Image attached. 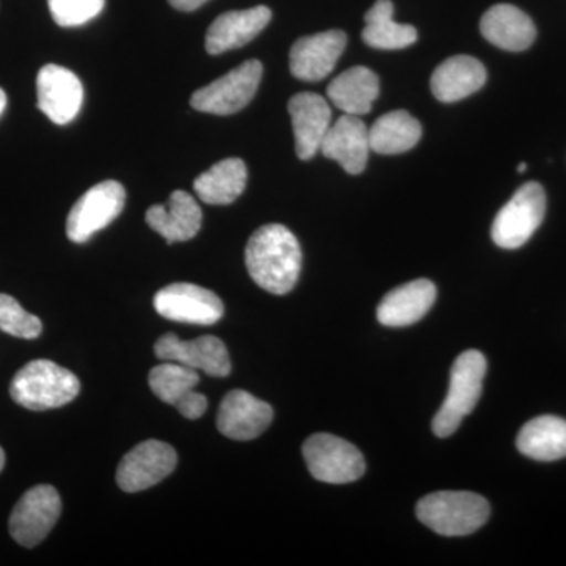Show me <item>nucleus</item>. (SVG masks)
<instances>
[{"label":"nucleus","mask_w":566,"mask_h":566,"mask_svg":"<svg viewBox=\"0 0 566 566\" xmlns=\"http://www.w3.org/2000/svg\"><path fill=\"white\" fill-rule=\"evenodd\" d=\"M245 266L260 289L282 296L292 292L300 279L303 252L286 227L270 223L260 227L245 245Z\"/></svg>","instance_id":"nucleus-1"},{"label":"nucleus","mask_w":566,"mask_h":566,"mask_svg":"<svg viewBox=\"0 0 566 566\" xmlns=\"http://www.w3.org/2000/svg\"><path fill=\"white\" fill-rule=\"evenodd\" d=\"M81 392L77 376L51 360H32L14 375L10 395L22 408L46 411L71 403Z\"/></svg>","instance_id":"nucleus-2"},{"label":"nucleus","mask_w":566,"mask_h":566,"mask_svg":"<svg viewBox=\"0 0 566 566\" xmlns=\"http://www.w3.org/2000/svg\"><path fill=\"white\" fill-rule=\"evenodd\" d=\"M417 517L436 534L464 536L485 526L491 509L482 495L468 491H441L420 499Z\"/></svg>","instance_id":"nucleus-3"},{"label":"nucleus","mask_w":566,"mask_h":566,"mask_svg":"<svg viewBox=\"0 0 566 566\" xmlns=\"http://www.w3.org/2000/svg\"><path fill=\"white\" fill-rule=\"evenodd\" d=\"M485 375L486 359L482 353L469 349L458 356L450 371L449 394L433 419V431L438 438L455 433L464 417L474 411Z\"/></svg>","instance_id":"nucleus-4"},{"label":"nucleus","mask_w":566,"mask_h":566,"mask_svg":"<svg viewBox=\"0 0 566 566\" xmlns=\"http://www.w3.org/2000/svg\"><path fill=\"white\" fill-rule=\"evenodd\" d=\"M546 212L545 189L538 182L521 186L509 203L495 216L491 237L499 248L517 249L531 240Z\"/></svg>","instance_id":"nucleus-5"},{"label":"nucleus","mask_w":566,"mask_h":566,"mask_svg":"<svg viewBox=\"0 0 566 566\" xmlns=\"http://www.w3.org/2000/svg\"><path fill=\"white\" fill-rule=\"evenodd\" d=\"M303 455L308 472L318 482L344 485L356 482L365 472L363 453L356 446L334 434L311 436L304 442Z\"/></svg>","instance_id":"nucleus-6"},{"label":"nucleus","mask_w":566,"mask_h":566,"mask_svg":"<svg viewBox=\"0 0 566 566\" xmlns=\"http://www.w3.org/2000/svg\"><path fill=\"white\" fill-rule=\"evenodd\" d=\"M125 188L118 181L106 180L93 186L71 208L66 219V237L73 243H87L93 234L106 229L125 208Z\"/></svg>","instance_id":"nucleus-7"},{"label":"nucleus","mask_w":566,"mask_h":566,"mask_svg":"<svg viewBox=\"0 0 566 566\" xmlns=\"http://www.w3.org/2000/svg\"><path fill=\"white\" fill-rule=\"evenodd\" d=\"M263 76L259 61H248L193 93L191 106L205 114L232 115L252 102Z\"/></svg>","instance_id":"nucleus-8"},{"label":"nucleus","mask_w":566,"mask_h":566,"mask_svg":"<svg viewBox=\"0 0 566 566\" xmlns=\"http://www.w3.org/2000/svg\"><path fill=\"white\" fill-rule=\"evenodd\" d=\"M62 513L57 490L51 485L33 486L14 505L10 516V534L24 547L40 545Z\"/></svg>","instance_id":"nucleus-9"},{"label":"nucleus","mask_w":566,"mask_h":566,"mask_svg":"<svg viewBox=\"0 0 566 566\" xmlns=\"http://www.w3.org/2000/svg\"><path fill=\"white\" fill-rule=\"evenodd\" d=\"M156 312L170 322L211 326L223 316L218 294L193 283H172L159 290L153 300Z\"/></svg>","instance_id":"nucleus-10"},{"label":"nucleus","mask_w":566,"mask_h":566,"mask_svg":"<svg viewBox=\"0 0 566 566\" xmlns=\"http://www.w3.org/2000/svg\"><path fill=\"white\" fill-rule=\"evenodd\" d=\"M177 468V452L161 441H145L123 457L117 483L125 493H139L158 485Z\"/></svg>","instance_id":"nucleus-11"},{"label":"nucleus","mask_w":566,"mask_h":566,"mask_svg":"<svg viewBox=\"0 0 566 566\" xmlns=\"http://www.w3.org/2000/svg\"><path fill=\"white\" fill-rule=\"evenodd\" d=\"M39 109L55 125H69L80 114L84 87L80 77L65 66L44 65L36 76Z\"/></svg>","instance_id":"nucleus-12"},{"label":"nucleus","mask_w":566,"mask_h":566,"mask_svg":"<svg viewBox=\"0 0 566 566\" xmlns=\"http://www.w3.org/2000/svg\"><path fill=\"white\" fill-rule=\"evenodd\" d=\"M155 354L158 359L182 364L214 378L229 376L232 370L226 345L212 335L182 342L175 334H166L156 342Z\"/></svg>","instance_id":"nucleus-13"},{"label":"nucleus","mask_w":566,"mask_h":566,"mask_svg":"<svg viewBox=\"0 0 566 566\" xmlns=\"http://www.w3.org/2000/svg\"><path fill=\"white\" fill-rule=\"evenodd\" d=\"M346 33L327 31L303 36L290 51V71L296 80L323 81L337 65L346 48Z\"/></svg>","instance_id":"nucleus-14"},{"label":"nucleus","mask_w":566,"mask_h":566,"mask_svg":"<svg viewBox=\"0 0 566 566\" xmlns=\"http://www.w3.org/2000/svg\"><path fill=\"white\" fill-rule=\"evenodd\" d=\"M273 417V408L266 401L244 390H232L219 406L218 428L223 436L234 441H251L266 431Z\"/></svg>","instance_id":"nucleus-15"},{"label":"nucleus","mask_w":566,"mask_h":566,"mask_svg":"<svg viewBox=\"0 0 566 566\" xmlns=\"http://www.w3.org/2000/svg\"><path fill=\"white\" fill-rule=\"evenodd\" d=\"M289 112L292 115L297 158L308 161L322 148L331 128L333 112L322 95L312 92L294 95L290 99Z\"/></svg>","instance_id":"nucleus-16"},{"label":"nucleus","mask_w":566,"mask_h":566,"mask_svg":"<svg viewBox=\"0 0 566 566\" xmlns=\"http://www.w3.org/2000/svg\"><path fill=\"white\" fill-rule=\"evenodd\" d=\"M271 18L273 13L264 6L222 13L208 29L205 40L208 54H223L251 43L270 24Z\"/></svg>","instance_id":"nucleus-17"},{"label":"nucleus","mask_w":566,"mask_h":566,"mask_svg":"<svg viewBox=\"0 0 566 566\" xmlns=\"http://www.w3.org/2000/svg\"><path fill=\"white\" fill-rule=\"evenodd\" d=\"M370 150L367 126L357 115L348 114L331 126L319 148L323 156L334 159L352 175L364 172Z\"/></svg>","instance_id":"nucleus-18"},{"label":"nucleus","mask_w":566,"mask_h":566,"mask_svg":"<svg viewBox=\"0 0 566 566\" xmlns=\"http://www.w3.org/2000/svg\"><path fill=\"white\" fill-rule=\"evenodd\" d=\"M145 221L167 243H182L200 232L202 210L191 193L174 191L166 205H155L147 211Z\"/></svg>","instance_id":"nucleus-19"},{"label":"nucleus","mask_w":566,"mask_h":566,"mask_svg":"<svg viewBox=\"0 0 566 566\" xmlns=\"http://www.w3.org/2000/svg\"><path fill=\"white\" fill-rule=\"evenodd\" d=\"M434 283L419 279L387 293L378 305V322L387 327L411 326L430 312L436 301Z\"/></svg>","instance_id":"nucleus-20"},{"label":"nucleus","mask_w":566,"mask_h":566,"mask_svg":"<svg viewBox=\"0 0 566 566\" xmlns=\"http://www.w3.org/2000/svg\"><path fill=\"white\" fill-rule=\"evenodd\" d=\"M480 31L491 44L510 52L526 51L536 36L534 21L510 3L491 7L480 21Z\"/></svg>","instance_id":"nucleus-21"},{"label":"nucleus","mask_w":566,"mask_h":566,"mask_svg":"<svg viewBox=\"0 0 566 566\" xmlns=\"http://www.w3.org/2000/svg\"><path fill=\"white\" fill-rule=\"evenodd\" d=\"M486 70L476 59L455 55L447 59L431 76V92L441 103H457L485 85Z\"/></svg>","instance_id":"nucleus-22"},{"label":"nucleus","mask_w":566,"mask_h":566,"mask_svg":"<svg viewBox=\"0 0 566 566\" xmlns=\"http://www.w3.org/2000/svg\"><path fill=\"white\" fill-rule=\"evenodd\" d=\"M327 96L344 114L365 115L379 96V77L367 66H353L335 77L327 87Z\"/></svg>","instance_id":"nucleus-23"},{"label":"nucleus","mask_w":566,"mask_h":566,"mask_svg":"<svg viewBox=\"0 0 566 566\" xmlns=\"http://www.w3.org/2000/svg\"><path fill=\"white\" fill-rule=\"evenodd\" d=\"M516 446L532 460H562L566 457V420L554 416L536 417L521 428Z\"/></svg>","instance_id":"nucleus-24"},{"label":"nucleus","mask_w":566,"mask_h":566,"mask_svg":"<svg viewBox=\"0 0 566 566\" xmlns=\"http://www.w3.org/2000/svg\"><path fill=\"white\" fill-rule=\"evenodd\" d=\"M248 185V167L238 158H227L193 181V191L208 205L233 203Z\"/></svg>","instance_id":"nucleus-25"},{"label":"nucleus","mask_w":566,"mask_h":566,"mask_svg":"<svg viewBox=\"0 0 566 566\" xmlns=\"http://www.w3.org/2000/svg\"><path fill=\"white\" fill-rule=\"evenodd\" d=\"M422 126L409 112L394 111L382 115L368 128L371 151L400 155L419 144Z\"/></svg>","instance_id":"nucleus-26"},{"label":"nucleus","mask_w":566,"mask_h":566,"mask_svg":"<svg viewBox=\"0 0 566 566\" xmlns=\"http://www.w3.org/2000/svg\"><path fill=\"white\" fill-rule=\"evenodd\" d=\"M364 20L363 40L375 50H405L417 41L416 28L394 21V3L390 0H376Z\"/></svg>","instance_id":"nucleus-27"},{"label":"nucleus","mask_w":566,"mask_h":566,"mask_svg":"<svg viewBox=\"0 0 566 566\" xmlns=\"http://www.w3.org/2000/svg\"><path fill=\"white\" fill-rule=\"evenodd\" d=\"M150 389L159 400L167 405H177L186 394L200 385L199 371L178 363H166L153 368L148 375Z\"/></svg>","instance_id":"nucleus-28"},{"label":"nucleus","mask_w":566,"mask_h":566,"mask_svg":"<svg viewBox=\"0 0 566 566\" xmlns=\"http://www.w3.org/2000/svg\"><path fill=\"white\" fill-rule=\"evenodd\" d=\"M0 331L13 337L32 340L39 337L43 331V324L39 316L25 312L14 297L0 294Z\"/></svg>","instance_id":"nucleus-29"},{"label":"nucleus","mask_w":566,"mask_h":566,"mask_svg":"<svg viewBox=\"0 0 566 566\" xmlns=\"http://www.w3.org/2000/svg\"><path fill=\"white\" fill-rule=\"evenodd\" d=\"M106 0H48L54 21L61 28H80L98 17Z\"/></svg>","instance_id":"nucleus-30"},{"label":"nucleus","mask_w":566,"mask_h":566,"mask_svg":"<svg viewBox=\"0 0 566 566\" xmlns=\"http://www.w3.org/2000/svg\"><path fill=\"white\" fill-rule=\"evenodd\" d=\"M175 408H177L180 415L186 417V419L197 420L207 411L208 400L203 394L196 392V389H193L191 392L186 394L185 397L175 405Z\"/></svg>","instance_id":"nucleus-31"},{"label":"nucleus","mask_w":566,"mask_h":566,"mask_svg":"<svg viewBox=\"0 0 566 566\" xmlns=\"http://www.w3.org/2000/svg\"><path fill=\"white\" fill-rule=\"evenodd\" d=\"M205 2H207V0H169L170 6L180 11L197 10L199 7H202Z\"/></svg>","instance_id":"nucleus-32"},{"label":"nucleus","mask_w":566,"mask_h":566,"mask_svg":"<svg viewBox=\"0 0 566 566\" xmlns=\"http://www.w3.org/2000/svg\"><path fill=\"white\" fill-rule=\"evenodd\" d=\"M7 106V95L6 92L0 88V115H2V112L6 111Z\"/></svg>","instance_id":"nucleus-33"},{"label":"nucleus","mask_w":566,"mask_h":566,"mask_svg":"<svg viewBox=\"0 0 566 566\" xmlns=\"http://www.w3.org/2000/svg\"><path fill=\"white\" fill-rule=\"evenodd\" d=\"M3 465H6V453H3L2 447H0V472H2Z\"/></svg>","instance_id":"nucleus-34"},{"label":"nucleus","mask_w":566,"mask_h":566,"mask_svg":"<svg viewBox=\"0 0 566 566\" xmlns=\"http://www.w3.org/2000/svg\"><path fill=\"white\" fill-rule=\"evenodd\" d=\"M526 169H527L526 163L520 164V167H517V172L524 174V172H526Z\"/></svg>","instance_id":"nucleus-35"}]
</instances>
